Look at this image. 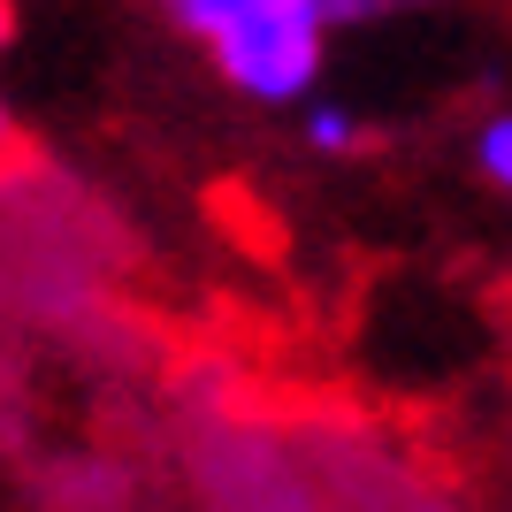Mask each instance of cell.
<instances>
[{"mask_svg":"<svg viewBox=\"0 0 512 512\" xmlns=\"http://www.w3.org/2000/svg\"><path fill=\"white\" fill-rule=\"evenodd\" d=\"M329 39H337V23L314 0H253L237 23H222L207 39V62L253 107H299L321 92Z\"/></svg>","mask_w":512,"mask_h":512,"instance_id":"obj_1","label":"cell"},{"mask_svg":"<svg viewBox=\"0 0 512 512\" xmlns=\"http://www.w3.org/2000/svg\"><path fill=\"white\" fill-rule=\"evenodd\" d=\"M291 115H299V138L321 153V161H344V153L367 146V123H360L344 100H321V92H314V100H299Z\"/></svg>","mask_w":512,"mask_h":512,"instance_id":"obj_2","label":"cell"},{"mask_svg":"<svg viewBox=\"0 0 512 512\" xmlns=\"http://www.w3.org/2000/svg\"><path fill=\"white\" fill-rule=\"evenodd\" d=\"M467 161H474V176H482L497 199H512V107H490V115L474 123Z\"/></svg>","mask_w":512,"mask_h":512,"instance_id":"obj_3","label":"cell"},{"mask_svg":"<svg viewBox=\"0 0 512 512\" xmlns=\"http://www.w3.org/2000/svg\"><path fill=\"white\" fill-rule=\"evenodd\" d=\"M245 8H253V0H161V16H169L176 31H192L199 46H207L214 31H222V23H237Z\"/></svg>","mask_w":512,"mask_h":512,"instance_id":"obj_4","label":"cell"},{"mask_svg":"<svg viewBox=\"0 0 512 512\" xmlns=\"http://www.w3.org/2000/svg\"><path fill=\"white\" fill-rule=\"evenodd\" d=\"M321 16L337 23H383V16H428V8H451V0H314Z\"/></svg>","mask_w":512,"mask_h":512,"instance_id":"obj_5","label":"cell"},{"mask_svg":"<svg viewBox=\"0 0 512 512\" xmlns=\"http://www.w3.org/2000/svg\"><path fill=\"white\" fill-rule=\"evenodd\" d=\"M8 138H16V123H8V107H0V153H8Z\"/></svg>","mask_w":512,"mask_h":512,"instance_id":"obj_6","label":"cell"},{"mask_svg":"<svg viewBox=\"0 0 512 512\" xmlns=\"http://www.w3.org/2000/svg\"><path fill=\"white\" fill-rule=\"evenodd\" d=\"M0 46H8V0H0Z\"/></svg>","mask_w":512,"mask_h":512,"instance_id":"obj_7","label":"cell"}]
</instances>
